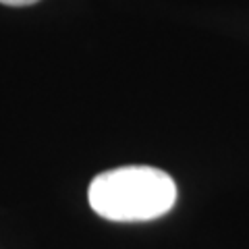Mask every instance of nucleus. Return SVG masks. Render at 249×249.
I'll return each mask as SVG.
<instances>
[{
  "label": "nucleus",
  "instance_id": "obj_1",
  "mask_svg": "<svg viewBox=\"0 0 249 249\" xmlns=\"http://www.w3.org/2000/svg\"><path fill=\"white\" fill-rule=\"evenodd\" d=\"M91 210L112 222H145L170 212L177 201L173 177L154 166H121L93 177Z\"/></svg>",
  "mask_w": 249,
  "mask_h": 249
},
{
  "label": "nucleus",
  "instance_id": "obj_2",
  "mask_svg": "<svg viewBox=\"0 0 249 249\" xmlns=\"http://www.w3.org/2000/svg\"><path fill=\"white\" fill-rule=\"evenodd\" d=\"M36 2H40V0H0V4H6V6H29Z\"/></svg>",
  "mask_w": 249,
  "mask_h": 249
}]
</instances>
